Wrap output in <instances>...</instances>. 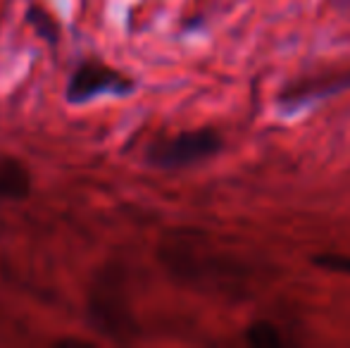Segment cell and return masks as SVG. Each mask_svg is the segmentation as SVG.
Returning a JSON list of instances; mask_svg holds the SVG:
<instances>
[{
    "label": "cell",
    "instance_id": "2",
    "mask_svg": "<svg viewBox=\"0 0 350 348\" xmlns=\"http://www.w3.org/2000/svg\"><path fill=\"white\" fill-rule=\"evenodd\" d=\"M134 88V79L103 65V62L88 60L74 70V75L67 81L65 96L70 103H88L96 96H126Z\"/></svg>",
    "mask_w": 350,
    "mask_h": 348
},
{
    "label": "cell",
    "instance_id": "4",
    "mask_svg": "<svg viewBox=\"0 0 350 348\" xmlns=\"http://www.w3.org/2000/svg\"><path fill=\"white\" fill-rule=\"evenodd\" d=\"M31 191V174L17 158H0V203L24 200Z\"/></svg>",
    "mask_w": 350,
    "mask_h": 348
},
{
    "label": "cell",
    "instance_id": "3",
    "mask_svg": "<svg viewBox=\"0 0 350 348\" xmlns=\"http://www.w3.org/2000/svg\"><path fill=\"white\" fill-rule=\"evenodd\" d=\"M350 91V67L346 70H327L317 72V75L300 77L286 84L279 93V105L288 112H295L300 107L310 105V103L327 101L332 96Z\"/></svg>",
    "mask_w": 350,
    "mask_h": 348
},
{
    "label": "cell",
    "instance_id": "5",
    "mask_svg": "<svg viewBox=\"0 0 350 348\" xmlns=\"http://www.w3.org/2000/svg\"><path fill=\"white\" fill-rule=\"evenodd\" d=\"M245 341L253 348H279L281 346V334L272 322H253L245 332Z\"/></svg>",
    "mask_w": 350,
    "mask_h": 348
},
{
    "label": "cell",
    "instance_id": "1",
    "mask_svg": "<svg viewBox=\"0 0 350 348\" xmlns=\"http://www.w3.org/2000/svg\"><path fill=\"white\" fill-rule=\"evenodd\" d=\"M224 148L221 134L212 126L179 131L167 139H157L148 146L146 160L157 170H184L208 163Z\"/></svg>",
    "mask_w": 350,
    "mask_h": 348
},
{
    "label": "cell",
    "instance_id": "8",
    "mask_svg": "<svg viewBox=\"0 0 350 348\" xmlns=\"http://www.w3.org/2000/svg\"><path fill=\"white\" fill-rule=\"evenodd\" d=\"M336 8L343 10L346 14H350V0H336Z\"/></svg>",
    "mask_w": 350,
    "mask_h": 348
},
{
    "label": "cell",
    "instance_id": "7",
    "mask_svg": "<svg viewBox=\"0 0 350 348\" xmlns=\"http://www.w3.org/2000/svg\"><path fill=\"white\" fill-rule=\"evenodd\" d=\"M317 267L327 269V272L350 274V256H336V253H327V256H317L312 260Z\"/></svg>",
    "mask_w": 350,
    "mask_h": 348
},
{
    "label": "cell",
    "instance_id": "6",
    "mask_svg": "<svg viewBox=\"0 0 350 348\" xmlns=\"http://www.w3.org/2000/svg\"><path fill=\"white\" fill-rule=\"evenodd\" d=\"M27 22L31 24L33 29H36L38 34H41V38H46L48 43H55L57 41V34H60V27L55 24V19L48 17L43 10L38 8H31L27 12Z\"/></svg>",
    "mask_w": 350,
    "mask_h": 348
}]
</instances>
